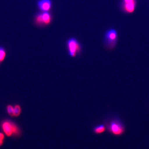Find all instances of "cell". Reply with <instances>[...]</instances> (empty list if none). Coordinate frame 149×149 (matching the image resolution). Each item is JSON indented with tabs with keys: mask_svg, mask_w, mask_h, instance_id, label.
<instances>
[{
	"mask_svg": "<svg viewBox=\"0 0 149 149\" xmlns=\"http://www.w3.org/2000/svg\"><path fill=\"white\" fill-rule=\"evenodd\" d=\"M6 111L8 114L10 116L13 117V112H14V106L12 105L9 104L6 106Z\"/></svg>",
	"mask_w": 149,
	"mask_h": 149,
	"instance_id": "cell-11",
	"label": "cell"
},
{
	"mask_svg": "<svg viewBox=\"0 0 149 149\" xmlns=\"http://www.w3.org/2000/svg\"><path fill=\"white\" fill-rule=\"evenodd\" d=\"M53 16L50 12H39L33 17V23L38 27L43 28L52 23Z\"/></svg>",
	"mask_w": 149,
	"mask_h": 149,
	"instance_id": "cell-3",
	"label": "cell"
},
{
	"mask_svg": "<svg viewBox=\"0 0 149 149\" xmlns=\"http://www.w3.org/2000/svg\"><path fill=\"white\" fill-rule=\"evenodd\" d=\"M118 39V34L117 31L113 28L109 29L104 36V46L107 50H113L117 45Z\"/></svg>",
	"mask_w": 149,
	"mask_h": 149,
	"instance_id": "cell-2",
	"label": "cell"
},
{
	"mask_svg": "<svg viewBox=\"0 0 149 149\" xmlns=\"http://www.w3.org/2000/svg\"><path fill=\"white\" fill-rule=\"evenodd\" d=\"M108 129L109 132L116 136H120L125 132V127L120 120H113L108 125Z\"/></svg>",
	"mask_w": 149,
	"mask_h": 149,
	"instance_id": "cell-5",
	"label": "cell"
},
{
	"mask_svg": "<svg viewBox=\"0 0 149 149\" xmlns=\"http://www.w3.org/2000/svg\"><path fill=\"white\" fill-rule=\"evenodd\" d=\"M52 1L51 0H38L37 6L40 11H49L52 7Z\"/></svg>",
	"mask_w": 149,
	"mask_h": 149,
	"instance_id": "cell-7",
	"label": "cell"
},
{
	"mask_svg": "<svg viewBox=\"0 0 149 149\" xmlns=\"http://www.w3.org/2000/svg\"><path fill=\"white\" fill-rule=\"evenodd\" d=\"M1 127L3 133L7 136H20L22 131L20 128L14 122L9 120H4L1 123Z\"/></svg>",
	"mask_w": 149,
	"mask_h": 149,
	"instance_id": "cell-1",
	"label": "cell"
},
{
	"mask_svg": "<svg viewBox=\"0 0 149 149\" xmlns=\"http://www.w3.org/2000/svg\"><path fill=\"white\" fill-rule=\"evenodd\" d=\"M22 113V108L20 105L16 104L14 106V112H13V117H17L20 115Z\"/></svg>",
	"mask_w": 149,
	"mask_h": 149,
	"instance_id": "cell-9",
	"label": "cell"
},
{
	"mask_svg": "<svg viewBox=\"0 0 149 149\" xmlns=\"http://www.w3.org/2000/svg\"><path fill=\"white\" fill-rule=\"evenodd\" d=\"M136 0H122L121 7L122 10L126 13H133L136 7Z\"/></svg>",
	"mask_w": 149,
	"mask_h": 149,
	"instance_id": "cell-6",
	"label": "cell"
},
{
	"mask_svg": "<svg viewBox=\"0 0 149 149\" xmlns=\"http://www.w3.org/2000/svg\"><path fill=\"white\" fill-rule=\"evenodd\" d=\"M6 56V50L4 47L0 45V65L4 61Z\"/></svg>",
	"mask_w": 149,
	"mask_h": 149,
	"instance_id": "cell-8",
	"label": "cell"
},
{
	"mask_svg": "<svg viewBox=\"0 0 149 149\" xmlns=\"http://www.w3.org/2000/svg\"><path fill=\"white\" fill-rule=\"evenodd\" d=\"M66 47L68 54L71 57H76L81 52V45L74 37H70L68 39Z\"/></svg>",
	"mask_w": 149,
	"mask_h": 149,
	"instance_id": "cell-4",
	"label": "cell"
},
{
	"mask_svg": "<svg viewBox=\"0 0 149 149\" xmlns=\"http://www.w3.org/2000/svg\"><path fill=\"white\" fill-rule=\"evenodd\" d=\"M3 142H4V141H3V140L0 139V147H1V146L3 145Z\"/></svg>",
	"mask_w": 149,
	"mask_h": 149,
	"instance_id": "cell-12",
	"label": "cell"
},
{
	"mask_svg": "<svg viewBox=\"0 0 149 149\" xmlns=\"http://www.w3.org/2000/svg\"><path fill=\"white\" fill-rule=\"evenodd\" d=\"M106 130V127L104 125H99L94 128V132L96 134H101L103 133Z\"/></svg>",
	"mask_w": 149,
	"mask_h": 149,
	"instance_id": "cell-10",
	"label": "cell"
}]
</instances>
